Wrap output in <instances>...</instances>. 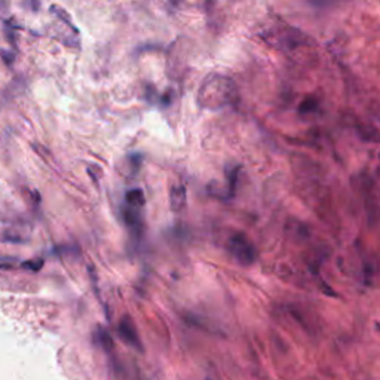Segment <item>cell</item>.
<instances>
[{"label":"cell","mask_w":380,"mask_h":380,"mask_svg":"<svg viewBox=\"0 0 380 380\" xmlns=\"http://www.w3.org/2000/svg\"><path fill=\"white\" fill-rule=\"evenodd\" d=\"M119 334H121L122 340L125 343H128L131 347H134V349L143 351V346H141L135 325L129 317H124L122 321L119 322Z\"/></svg>","instance_id":"4"},{"label":"cell","mask_w":380,"mask_h":380,"mask_svg":"<svg viewBox=\"0 0 380 380\" xmlns=\"http://www.w3.org/2000/svg\"><path fill=\"white\" fill-rule=\"evenodd\" d=\"M238 100L235 82L223 74H210L205 78L197 95V103L205 110H222Z\"/></svg>","instance_id":"1"},{"label":"cell","mask_w":380,"mask_h":380,"mask_svg":"<svg viewBox=\"0 0 380 380\" xmlns=\"http://www.w3.org/2000/svg\"><path fill=\"white\" fill-rule=\"evenodd\" d=\"M379 156H380V155H379Z\"/></svg>","instance_id":"11"},{"label":"cell","mask_w":380,"mask_h":380,"mask_svg":"<svg viewBox=\"0 0 380 380\" xmlns=\"http://www.w3.org/2000/svg\"><path fill=\"white\" fill-rule=\"evenodd\" d=\"M315 106H317V101H315L313 99H309V100H306L305 103H303V104L300 106V112H301V113L312 112V110H315Z\"/></svg>","instance_id":"9"},{"label":"cell","mask_w":380,"mask_h":380,"mask_svg":"<svg viewBox=\"0 0 380 380\" xmlns=\"http://www.w3.org/2000/svg\"><path fill=\"white\" fill-rule=\"evenodd\" d=\"M227 249L240 265L249 266L256 260V249L244 233H235L227 242Z\"/></svg>","instance_id":"2"},{"label":"cell","mask_w":380,"mask_h":380,"mask_svg":"<svg viewBox=\"0 0 380 380\" xmlns=\"http://www.w3.org/2000/svg\"><path fill=\"white\" fill-rule=\"evenodd\" d=\"M42 266H43V260H31V262L23 263V267L35 270V272H38L39 269H42Z\"/></svg>","instance_id":"10"},{"label":"cell","mask_w":380,"mask_h":380,"mask_svg":"<svg viewBox=\"0 0 380 380\" xmlns=\"http://www.w3.org/2000/svg\"><path fill=\"white\" fill-rule=\"evenodd\" d=\"M99 339H100V345L103 346V349L106 352H112L113 351V339H112V336L108 334L104 329L99 330Z\"/></svg>","instance_id":"8"},{"label":"cell","mask_w":380,"mask_h":380,"mask_svg":"<svg viewBox=\"0 0 380 380\" xmlns=\"http://www.w3.org/2000/svg\"><path fill=\"white\" fill-rule=\"evenodd\" d=\"M265 39L276 47H286V43L291 47H299L301 43H305L303 42L305 36L296 28L288 27L287 24L281 27H272L267 31V35H265Z\"/></svg>","instance_id":"3"},{"label":"cell","mask_w":380,"mask_h":380,"mask_svg":"<svg viewBox=\"0 0 380 380\" xmlns=\"http://www.w3.org/2000/svg\"><path fill=\"white\" fill-rule=\"evenodd\" d=\"M126 201L129 205H133V207H143L146 204V197L141 189H133L126 193Z\"/></svg>","instance_id":"7"},{"label":"cell","mask_w":380,"mask_h":380,"mask_svg":"<svg viewBox=\"0 0 380 380\" xmlns=\"http://www.w3.org/2000/svg\"><path fill=\"white\" fill-rule=\"evenodd\" d=\"M124 214V220L125 223L129 226V227H141V219L138 215V211H137V207H129V208H125L122 211Z\"/></svg>","instance_id":"6"},{"label":"cell","mask_w":380,"mask_h":380,"mask_svg":"<svg viewBox=\"0 0 380 380\" xmlns=\"http://www.w3.org/2000/svg\"><path fill=\"white\" fill-rule=\"evenodd\" d=\"M170 202H171V210L174 213H181L186 208L188 202V192L184 186H174L170 192Z\"/></svg>","instance_id":"5"}]
</instances>
